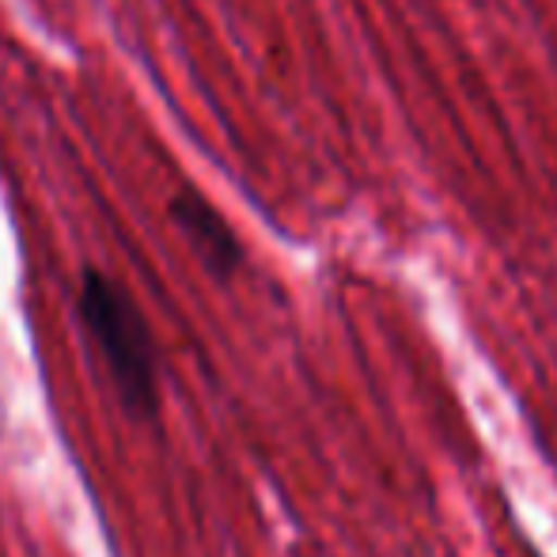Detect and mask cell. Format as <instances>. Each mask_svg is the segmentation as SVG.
<instances>
[{"instance_id": "cell-1", "label": "cell", "mask_w": 557, "mask_h": 557, "mask_svg": "<svg viewBox=\"0 0 557 557\" xmlns=\"http://www.w3.org/2000/svg\"><path fill=\"white\" fill-rule=\"evenodd\" d=\"M76 311H81L84 331L91 334L99 357H103L122 410L133 421H156V413H160L156 342L129 288L103 270H84Z\"/></svg>"}, {"instance_id": "cell-2", "label": "cell", "mask_w": 557, "mask_h": 557, "mask_svg": "<svg viewBox=\"0 0 557 557\" xmlns=\"http://www.w3.org/2000/svg\"><path fill=\"white\" fill-rule=\"evenodd\" d=\"M171 221L190 239L201 265H206L213 277L224 281L243 265V247H239V239H235V232L201 194H194V190L175 194V198H171Z\"/></svg>"}]
</instances>
